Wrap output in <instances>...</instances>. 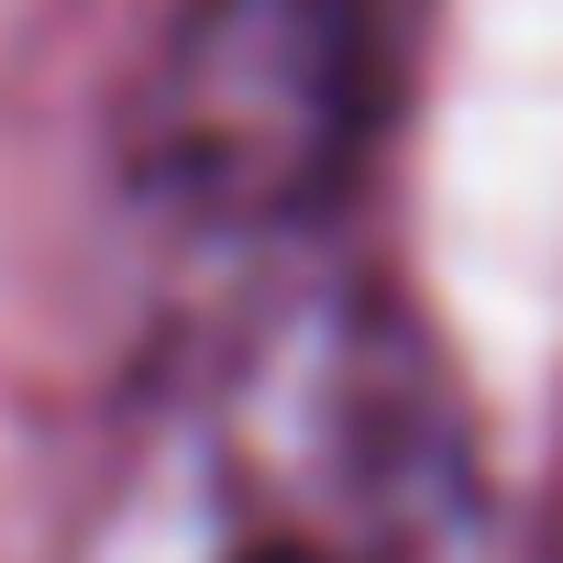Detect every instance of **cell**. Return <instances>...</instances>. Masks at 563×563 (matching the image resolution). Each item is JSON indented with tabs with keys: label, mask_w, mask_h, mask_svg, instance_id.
Segmentation results:
<instances>
[{
	"label": "cell",
	"mask_w": 563,
	"mask_h": 563,
	"mask_svg": "<svg viewBox=\"0 0 563 563\" xmlns=\"http://www.w3.org/2000/svg\"><path fill=\"white\" fill-rule=\"evenodd\" d=\"M431 0H177L133 89V177L199 232L332 210L409 111Z\"/></svg>",
	"instance_id": "1"
},
{
	"label": "cell",
	"mask_w": 563,
	"mask_h": 563,
	"mask_svg": "<svg viewBox=\"0 0 563 563\" xmlns=\"http://www.w3.org/2000/svg\"><path fill=\"white\" fill-rule=\"evenodd\" d=\"M221 563H376V552H354L343 530H321V519H299V508H265Z\"/></svg>",
	"instance_id": "2"
}]
</instances>
